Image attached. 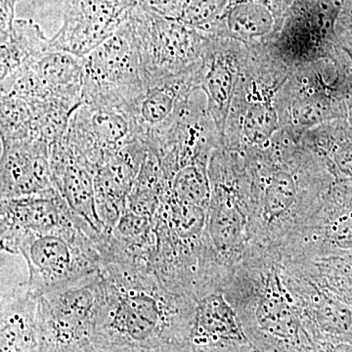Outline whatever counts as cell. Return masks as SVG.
Here are the masks:
<instances>
[{
  "label": "cell",
  "instance_id": "cell-18",
  "mask_svg": "<svg viewBox=\"0 0 352 352\" xmlns=\"http://www.w3.org/2000/svg\"><path fill=\"white\" fill-rule=\"evenodd\" d=\"M74 214L57 190L41 195L1 200V249L15 254L22 241L59 226Z\"/></svg>",
  "mask_w": 352,
  "mask_h": 352
},
{
  "label": "cell",
  "instance_id": "cell-21",
  "mask_svg": "<svg viewBox=\"0 0 352 352\" xmlns=\"http://www.w3.org/2000/svg\"><path fill=\"white\" fill-rule=\"evenodd\" d=\"M300 140L324 160L336 182H352V131L346 119L314 127Z\"/></svg>",
  "mask_w": 352,
  "mask_h": 352
},
{
  "label": "cell",
  "instance_id": "cell-2",
  "mask_svg": "<svg viewBox=\"0 0 352 352\" xmlns=\"http://www.w3.org/2000/svg\"><path fill=\"white\" fill-rule=\"evenodd\" d=\"M101 275L104 296L94 342L147 352L182 351L193 322L191 296L166 289L149 268L112 263Z\"/></svg>",
  "mask_w": 352,
  "mask_h": 352
},
{
  "label": "cell",
  "instance_id": "cell-14",
  "mask_svg": "<svg viewBox=\"0 0 352 352\" xmlns=\"http://www.w3.org/2000/svg\"><path fill=\"white\" fill-rule=\"evenodd\" d=\"M201 68L146 88L144 94L124 115L132 134L149 146L164 135L186 107L196 90H200Z\"/></svg>",
  "mask_w": 352,
  "mask_h": 352
},
{
  "label": "cell",
  "instance_id": "cell-17",
  "mask_svg": "<svg viewBox=\"0 0 352 352\" xmlns=\"http://www.w3.org/2000/svg\"><path fill=\"white\" fill-rule=\"evenodd\" d=\"M147 153L145 143L133 138L120 151L106 160L95 173L97 214L109 233L112 232L126 210L127 199Z\"/></svg>",
  "mask_w": 352,
  "mask_h": 352
},
{
  "label": "cell",
  "instance_id": "cell-19",
  "mask_svg": "<svg viewBox=\"0 0 352 352\" xmlns=\"http://www.w3.org/2000/svg\"><path fill=\"white\" fill-rule=\"evenodd\" d=\"M53 183L72 212L100 235H109L96 210L94 171L71 151L64 138L50 146Z\"/></svg>",
  "mask_w": 352,
  "mask_h": 352
},
{
  "label": "cell",
  "instance_id": "cell-20",
  "mask_svg": "<svg viewBox=\"0 0 352 352\" xmlns=\"http://www.w3.org/2000/svg\"><path fill=\"white\" fill-rule=\"evenodd\" d=\"M1 352H41L38 296L24 283L1 294Z\"/></svg>",
  "mask_w": 352,
  "mask_h": 352
},
{
  "label": "cell",
  "instance_id": "cell-12",
  "mask_svg": "<svg viewBox=\"0 0 352 352\" xmlns=\"http://www.w3.org/2000/svg\"><path fill=\"white\" fill-rule=\"evenodd\" d=\"M138 0H67L63 25L50 38L51 50L87 55L124 24Z\"/></svg>",
  "mask_w": 352,
  "mask_h": 352
},
{
  "label": "cell",
  "instance_id": "cell-9",
  "mask_svg": "<svg viewBox=\"0 0 352 352\" xmlns=\"http://www.w3.org/2000/svg\"><path fill=\"white\" fill-rule=\"evenodd\" d=\"M104 296L101 270L38 296L41 352H85Z\"/></svg>",
  "mask_w": 352,
  "mask_h": 352
},
{
  "label": "cell",
  "instance_id": "cell-23",
  "mask_svg": "<svg viewBox=\"0 0 352 352\" xmlns=\"http://www.w3.org/2000/svg\"><path fill=\"white\" fill-rule=\"evenodd\" d=\"M50 50V38L39 25L30 19H16L11 31L1 36V80Z\"/></svg>",
  "mask_w": 352,
  "mask_h": 352
},
{
  "label": "cell",
  "instance_id": "cell-29",
  "mask_svg": "<svg viewBox=\"0 0 352 352\" xmlns=\"http://www.w3.org/2000/svg\"><path fill=\"white\" fill-rule=\"evenodd\" d=\"M337 44L346 58L347 65H349V72L352 76V38L349 36L337 34Z\"/></svg>",
  "mask_w": 352,
  "mask_h": 352
},
{
  "label": "cell",
  "instance_id": "cell-25",
  "mask_svg": "<svg viewBox=\"0 0 352 352\" xmlns=\"http://www.w3.org/2000/svg\"><path fill=\"white\" fill-rule=\"evenodd\" d=\"M1 142L34 138V109L31 102L14 96H1Z\"/></svg>",
  "mask_w": 352,
  "mask_h": 352
},
{
  "label": "cell",
  "instance_id": "cell-26",
  "mask_svg": "<svg viewBox=\"0 0 352 352\" xmlns=\"http://www.w3.org/2000/svg\"><path fill=\"white\" fill-rule=\"evenodd\" d=\"M1 96H14L36 102L50 98L51 95L32 64L25 65L1 80Z\"/></svg>",
  "mask_w": 352,
  "mask_h": 352
},
{
  "label": "cell",
  "instance_id": "cell-16",
  "mask_svg": "<svg viewBox=\"0 0 352 352\" xmlns=\"http://www.w3.org/2000/svg\"><path fill=\"white\" fill-rule=\"evenodd\" d=\"M210 36V48L201 68L200 90L205 94L208 112L223 138L229 109L244 68L248 48L235 39Z\"/></svg>",
  "mask_w": 352,
  "mask_h": 352
},
{
  "label": "cell",
  "instance_id": "cell-13",
  "mask_svg": "<svg viewBox=\"0 0 352 352\" xmlns=\"http://www.w3.org/2000/svg\"><path fill=\"white\" fill-rule=\"evenodd\" d=\"M126 116L115 109L80 104L64 139L76 157L96 173L106 160L133 138Z\"/></svg>",
  "mask_w": 352,
  "mask_h": 352
},
{
  "label": "cell",
  "instance_id": "cell-7",
  "mask_svg": "<svg viewBox=\"0 0 352 352\" xmlns=\"http://www.w3.org/2000/svg\"><path fill=\"white\" fill-rule=\"evenodd\" d=\"M146 88L200 69L210 36L139 3L131 14Z\"/></svg>",
  "mask_w": 352,
  "mask_h": 352
},
{
  "label": "cell",
  "instance_id": "cell-6",
  "mask_svg": "<svg viewBox=\"0 0 352 352\" xmlns=\"http://www.w3.org/2000/svg\"><path fill=\"white\" fill-rule=\"evenodd\" d=\"M351 95V74L337 44L333 56L298 67L280 89L281 129L302 138L314 127L346 119Z\"/></svg>",
  "mask_w": 352,
  "mask_h": 352
},
{
  "label": "cell",
  "instance_id": "cell-30",
  "mask_svg": "<svg viewBox=\"0 0 352 352\" xmlns=\"http://www.w3.org/2000/svg\"><path fill=\"white\" fill-rule=\"evenodd\" d=\"M347 124H349V129L352 131V95L349 98V105H347V115L346 118Z\"/></svg>",
  "mask_w": 352,
  "mask_h": 352
},
{
  "label": "cell",
  "instance_id": "cell-3",
  "mask_svg": "<svg viewBox=\"0 0 352 352\" xmlns=\"http://www.w3.org/2000/svg\"><path fill=\"white\" fill-rule=\"evenodd\" d=\"M210 182L206 239L219 270L230 280L254 245L244 153L220 145L208 164Z\"/></svg>",
  "mask_w": 352,
  "mask_h": 352
},
{
  "label": "cell",
  "instance_id": "cell-24",
  "mask_svg": "<svg viewBox=\"0 0 352 352\" xmlns=\"http://www.w3.org/2000/svg\"><path fill=\"white\" fill-rule=\"evenodd\" d=\"M166 187L163 170L154 153L147 155L127 199L126 210L153 219L161 204Z\"/></svg>",
  "mask_w": 352,
  "mask_h": 352
},
{
  "label": "cell",
  "instance_id": "cell-22",
  "mask_svg": "<svg viewBox=\"0 0 352 352\" xmlns=\"http://www.w3.org/2000/svg\"><path fill=\"white\" fill-rule=\"evenodd\" d=\"M32 64L51 97L76 107L82 104V57L64 51L50 50Z\"/></svg>",
  "mask_w": 352,
  "mask_h": 352
},
{
  "label": "cell",
  "instance_id": "cell-28",
  "mask_svg": "<svg viewBox=\"0 0 352 352\" xmlns=\"http://www.w3.org/2000/svg\"><path fill=\"white\" fill-rule=\"evenodd\" d=\"M336 34L352 38V0H342Z\"/></svg>",
  "mask_w": 352,
  "mask_h": 352
},
{
  "label": "cell",
  "instance_id": "cell-15",
  "mask_svg": "<svg viewBox=\"0 0 352 352\" xmlns=\"http://www.w3.org/2000/svg\"><path fill=\"white\" fill-rule=\"evenodd\" d=\"M1 200L56 190L50 166V145L41 139L1 142Z\"/></svg>",
  "mask_w": 352,
  "mask_h": 352
},
{
  "label": "cell",
  "instance_id": "cell-8",
  "mask_svg": "<svg viewBox=\"0 0 352 352\" xmlns=\"http://www.w3.org/2000/svg\"><path fill=\"white\" fill-rule=\"evenodd\" d=\"M82 103L122 113L146 90L135 32L129 19L82 57Z\"/></svg>",
  "mask_w": 352,
  "mask_h": 352
},
{
  "label": "cell",
  "instance_id": "cell-10",
  "mask_svg": "<svg viewBox=\"0 0 352 352\" xmlns=\"http://www.w3.org/2000/svg\"><path fill=\"white\" fill-rule=\"evenodd\" d=\"M342 3V0H298L266 47L292 69L333 56Z\"/></svg>",
  "mask_w": 352,
  "mask_h": 352
},
{
  "label": "cell",
  "instance_id": "cell-11",
  "mask_svg": "<svg viewBox=\"0 0 352 352\" xmlns=\"http://www.w3.org/2000/svg\"><path fill=\"white\" fill-rule=\"evenodd\" d=\"M277 249L294 261L352 256V182H335L317 212Z\"/></svg>",
  "mask_w": 352,
  "mask_h": 352
},
{
  "label": "cell",
  "instance_id": "cell-27",
  "mask_svg": "<svg viewBox=\"0 0 352 352\" xmlns=\"http://www.w3.org/2000/svg\"><path fill=\"white\" fill-rule=\"evenodd\" d=\"M18 0H0L1 16H0V30L1 36L11 31L16 21V7Z\"/></svg>",
  "mask_w": 352,
  "mask_h": 352
},
{
  "label": "cell",
  "instance_id": "cell-1",
  "mask_svg": "<svg viewBox=\"0 0 352 352\" xmlns=\"http://www.w3.org/2000/svg\"><path fill=\"white\" fill-rule=\"evenodd\" d=\"M298 136L280 129L244 153L254 245L279 248L317 212L335 184L327 164Z\"/></svg>",
  "mask_w": 352,
  "mask_h": 352
},
{
  "label": "cell",
  "instance_id": "cell-4",
  "mask_svg": "<svg viewBox=\"0 0 352 352\" xmlns=\"http://www.w3.org/2000/svg\"><path fill=\"white\" fill-rule=\"evenodd\" d=\"M247 48L224 131L223 145L231 149H261L280 131L277 96L295 71L273 56L265 44Z\"/></svg>",
  "mask_w": 352,
  "mask_h": 352
},
{
  "label": "cell",
  "instance_id": "cell-5",
  "mask_svg": "<svg viewBox=\"0 0 352 352\" xmlns=\"http://www.w3.org/2000/svg\"><path fill=\"white\" fill-rule=\"evenodd\" d=\"M108 237L95 232L76 214L50 231L30 236L15 251L27 263L29 274L24 284L39 296L99 272L105 264Z\"/></svg>",
  "mask_w": 352,
  "mask_h": 352
}]
</instances>
